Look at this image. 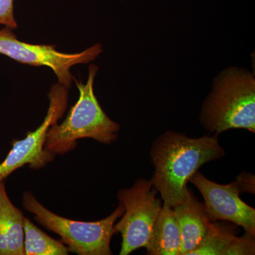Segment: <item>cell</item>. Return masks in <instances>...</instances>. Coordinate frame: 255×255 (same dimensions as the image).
<instances>
[{
	"instance_id": "1",
	"label": "cell",
	"mask_w": 255,
	"mask_h": 255,
	"mask_svg": "<svg viewBox=\"0 0 255 255\" xmlns=\"http://www.w3.org/2000/svg\"><path fill=\"white\" fill-rule=\"evenodd\" d=\"M217 135L192 138L167 131L155 139L150 148L155 169L152 180L164 204L172 208L182 204L189 193L187 183L198 169L225 155Z\"/></svg>"
},
{
	"instance_id": "2",
	"label": "cell",
	"mask_w": 255,
	"mask_h": 255,
	"mask_svg": "<svg viewBox=\"0 0 255 255\" xmlns=\"http://www.w3.org/2000/svg\"><path fill=\"white\" fill-rule=\"evenodd\" d=\"M98 69L95 65L89 66L86 84L74 78L80 93L78 102L64 122L52 126L47 133L45 149L55 155L73 150L82 138L94 139L105 145L117 140L120 126L104 112L94 92Z\"/></svg>"
},
{
	"instance_id": "3",
	"label": "cell",
	"mask_w": 255,
	"mask_h": 255,
	"mask_svg": "<svg viewBox=\"0 0 255 255\" xmlns=\"http://www.w3.org/2000/svg\"><path fill=\"white\" fill-rule=\"evenodd\" d=\"M201 123L216 134L233 128L255 132V80L238 68L225 70L203 106Z\"/></svg>"
},
{
	"instance_id": "4",
	"label": "cell",
	"mask_w": 255,
	"mask_h": 255,
	"mask_svg": "<svg viewBox=\"0 0 255 255\" xmlns=\"http://www.w3.org/2000/svg\"><path fill=\"white\" fill-rule=\"evenodd\" d=\"M23 208L34 215L43 227L58 234L68 246L70 253L79 255H111V240L116 232L114 225L122 217L124 207L119 204L108 217L83 222L61 217L44 207L30 191L23 194Z\"/></svg>"
},
{
	"instance_id": "5",
	"label": "cell",
	"mask_w": 255,
	"mask_h": 255,
	"mask_svg": "<svg viewBox=\"0 0 255 255\" xmlns=\"http://www.w3.org/2000/svg\"><path fill=\"white\" fill-rule=\"evenodd\" d=\"M157 191L152 180L138 179L131 187L120 189L117 197L124 207L120 221L114 225L122 237L121 255H130L148 245L152 228L162 208L156 197Z\"/></svg>"
},
{
	"instance_id": "6",
	"label": "cell",
	"mask_w": 255,
	"mask_h": 255,
	"mask_svg": "<svg viewBox=\"0 0 255 255\" xmlns=\"http://www.w3.org/2000/svg\"><path fill=\"white\" fill-rule=\"evenodd\" d=\"M48 97L49 107L41 125L28 132L22 140H13L12 147L0 164V182L26 164L31 169H39L54 160V154L45 149L47 133L68 108L69 89L58 82L52 85Z\"/></svg>"
},
{
	"instance_id": "7",
	"label": "cell",
	"mask_w": 255,
	"mask_h": 255,
	"mask_svg": "<svg viewBox=\"0 0 255 255\" xmlns=\"http://www.w3.org/2000/svg\"><path fill=\"white\" fill-rule=\"evenodd\" d=\"M102 53V47L100 43L80 53H61L53 45L30 44L20 41L10 28L0 29V54L24 65L48 67L54 72L58 83L68 89L72 87L74 80L70 72L72 67L90 63Z\"/></svg>"
},
{
	"instance_id": "8",
	"label": "cell",
	"mask_w": 255,
	"mask_h": 255,
	"mask_svg": "<svg viewBox=\"0 0 255 255\" xmlns=\"http://www.w3.org/2000/svg\"><path fill=\"white\" fill-rule=\"evenodd\" d=\"M189 182L192 183L204 199V209L211 221H231L244 228L246 233L255 236V209L241 198L237 181L220 184L196 172Z\"/></svg>"
},
{
	"instance_id": "9",
	"label": "cell",
	"mask_w": 255,
	"mask_h": 255,
	"mask_svg": "<svg viewBox=\"0 0 255 255\" xmlns=\"http://www.w3.org/2000/svg\"><path fill=\"white\" fill-rule=\"evenodd\" d=\"M173 210L182 241L179 255H189L205 237L212 221L208 217L204 204L191 191L185 200Z\"/></svg>"
},
{
	"instance_id": "10",
	"label": "cell",
	"mask_w": 255,
	"mask_h": 255,
	"mask_svg": "<svg viewBox=\"0 0 255 255\" xmlns=\"http://www.w3.org/2000/svg\"><path fill=\"white\" fill-rule=\"evenodd\" d=\"M255 254V236L237 237L231 228L211 222L209 231L189 255H252Z\"/></svg>"
},
{
	"instance_id": "11",
	"label": "cell",
	"mask_w": 255,
	"mask_h": 255,
	"mask_svg": "<svg viewBox=\"0 0 255 255\" xmlns=\"http://www.w3.org/2000/svg\"><path fill=\"white\" fill-rule=\"evenodd\" d=\"M24 216L10 200L0 182V255H25Z\"/></svg>"
},
{
	"instance_id": "12",
	"label": "cell",
	"mask_w": 255,
	"mask_h": 255,
	"mask_svg": "<svg viewBox=\"0 0 255 255\" xmlns=\"http://www.w3.org/2000/svg\"><path fill=\"white\" fill-rule=\"evenodd\" d=\"M181 241L173 208L163 204L146 247L147 255H179Z\"/></svg>"
},
{
	"instance_id": "13",
	"label": "cell",
	"mask_w": 255,
	"mask_h": 255,
	"mask_svg": "<svg viewBox=\"0 0 255 255\" xmlns=\"http://www.w3.org/2000/svg\"><path fill=\"white\" fill-rule=\"evenodd\" d=\"M23 230L25 255H67L70 253L63 242L50 238L27 218H24Z\"/></svg>"
},
{
	"instance_id": "14",
	"label": "cell",
	"mask_w": 255,
	"mask_h": 255,
	"mask_svg": "<svg viewBox=\"0 0 255 255\" xmlns=\"http://www.w3.org/2000/svg\"><path fill=\"white\" fill-rule=\"evenodd\" d=\"M14 0H0V24L11 30L16 29L18 25L14 17Z\"/></svg>"
},
{
	"instance_id": "15",
	"label": "cell",
	"mask_w": 255,
	"mask_h": 255,
	"mask_svg": "<svg viewBox=\"0 0 255 255\" xmlns=\"http://www.w3.org/2000/svg\"><path fill=\"white\" fill-rule=\"evenodd\" d=\"M237 182L241 191L255 193V176L250 173L241 174L238 177Z\"/></svg>"
}]
</instances>
